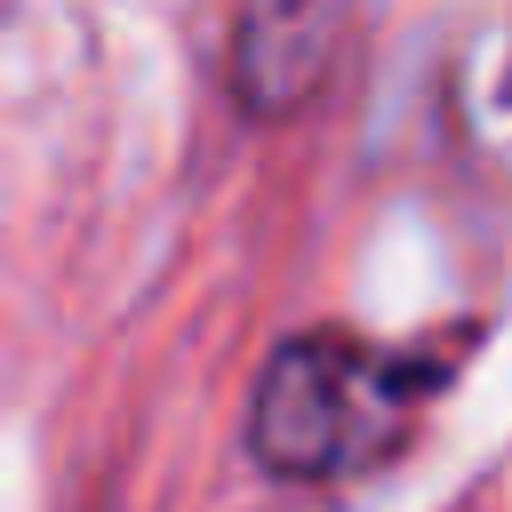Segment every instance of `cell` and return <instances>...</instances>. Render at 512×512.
<instances>
[{
	"label": "cell",
	"mask_w": 512,
	"mask_h": 512,
	"mask_svg": "<svg viewBox=\"0 0 512 512\" xmlns=\"http://www.w3.org/2000/svg\"><path fill=\"white\" fill-rule=\"evenodd\" d=\"M424 392H432V368L416 352H384L344 328H312L264 360L248 440L288 480H344L408 440Z\"/></svg>",
	"instance_id": "cell-1"
},
{
	"label": "cell",
	"mask_w": 512,
	"mask_h": 512,
	"mask_svg": "<svg viewBox=\"0 0 512 512\" xmlns=\"http://www.w3.org/2000/svg\"><path fill=\"white\" fill-rule=\"evenodd\" d=\"M336 40H344V16L336 8H256L232 32V80L248 88V104L280 112V104H296L328 72V48Z\"/></svg>",
	"instance_id": "cell-2"
}]
</instances>
